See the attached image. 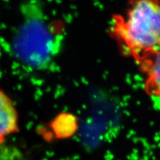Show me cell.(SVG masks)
I'll return each mask as SVG.
<instances>
[{"label":"cell","instance_id":"7a4b0ae2","mask_svg":"<svg viewBox=\"0 0 160 160\" xmlns=\"http://www.w3.org/2000/svg\"><path fill=\"white\" fill-rule=\"evenodd\" d=\"M12 39V52L18 62L31 71H46L53 62L62 42L59 24L42 11L28 10Z\"/></svg>","mask_w":160,"mask_h":160},{"label":"cell","instance_id":"5b68a950","mask_svg":"<svg viewBox=\"0 0 160 160\" xmlns=\"http://www.w3.org/2000/svg\"><path fill=\"white\" fill-rule=\"evenodd\" d=\"M0 160H26L24 153L17 146L0 145Z\"/></svg>","mask_w":160,"mask_h":160},{"label":"cell","instance_id":"3957f363","mask_svg":"<svg viewBox=\"0 0 160 160\" xmlns=\"http://www.w3.org/2000/svg\"><path fill=\"white\" fill-rule=\"evenodd\" d=\"M137 66L144 77L143 88L146 94L160 99V48Z\"/></svg>","mask_w":160,"mask_h":160},{"label":"cell","instance_id":"277c9868","mask_svg":"<svg viewBox=\"0 0 160 160\" xmlns=\"http://www.w3.org/2000/svg\"><path fill=\"white\" fill-rule=\"evenodd\" d=\"M19 114L15 104L0 88V145L5 143L10 135L19 131Z\"/></svg>","mask_w":160,"mask_h":160},{"label":"cell","instance_id":"6da1fadb","mask_svg":"<svg viewBox=\"0 0 160 160\" xmlns=\"http://www.w3.org/2000/svg\"><path fill=\"white\" fill-rule=\"evenodd\" d=\"M108 33L138 65L160 48V0H129L123 13L112 16Z\"/></svg>","mask_w":160,"mask_h":160}]
</instances>
